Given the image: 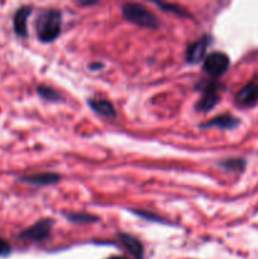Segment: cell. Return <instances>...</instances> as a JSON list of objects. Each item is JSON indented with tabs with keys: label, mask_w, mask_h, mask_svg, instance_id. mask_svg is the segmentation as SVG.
<instances>
[{
	"label": "cell",
	"mask_w": 258,
	"mask_h": 259,
	"mask_svg": "<svg viewBox=\"0 0 258 259\" xmlns=\"http://www.w3.org/2000/svg\"><path fill=\"white\" fill-rule=\"evenodd\" d=\"M154 4L158 5L162 10L164 12H169V13H174V14L180 15V17H190L189 13L186 12V9L177 4H171V3H161V2H156Z\"/></svg>",
	"instance_id": "cell-16"
},
{
	"label": "cell",
	"mask_w": 258,
	"mask_h": 259,
	"mask_svg": "<svg viewBox=\"0 0 258 259\" xmlns=\"http://www.w3.org/2000/svg\"><path fill=\"white\" fill-rule=\"evenodd\" d=\"M37 37L40 42L51 43L58 38L62 29V13L57 9H46L35 22Z\"/></svg>",
	"instance_id": "cell-1"
},
{
	"label": "cell",
	"mask_w": 258,
	"mask_h": 259,
	"mask_svg": "<svg viewBox=\"0 0 258 259\" xmlns=\"http://www.w3.org/2000/svg\"><path fill=\"white\" fill-rule=\"evenodd\" d=\"M88 104L96 114L104 116V118H116L115 108H114V105L109 100H105V99H90V100L88 101Z\"/></svg>",
	"instance_id": "cell-12"
},
{
	"label": "cell",
	"mask_w": 258,
	"mask_h": 259,
	"mask_svg": "<svg viewBox=\"0 0 258 259\" xmlns=\"http://www.w3.org/2000/svg\"><path fill=\"white\" fill-rule=\"evenodd\" d=\"M235 101L244 108L254 106L258 103V80H252L243 86L235 95Z\"/></svg>",
	"instance_id": "cell-7"
},
{
	"label": "cell",
	"mask_w": 258,
	"mask_h": 259,
	"mask_svg": "<svg viewBox=\"0 0 258 259\" xmlns=\"http://www.w3.org/2000/svg\"><path fill=\"white\" fill-rule=\"evenodd\" d=\"M220 88H222V85L219 82H217V81H199L196 85V89L199 91H201V98L197 101L195 109L197 111H201V113H207L211 109H214L220 101Z\"/></svg>",
	"instance_id": "cell-3"
},
{
	"label": "cell",
	"mask_w": 258,
	"mask_h": 259,
	"mask_svg": "<svg viewBox=\"0 0 258 259\" xmlns=\"http://www.w3.org/2000/svg\"><path fill=\"white\" fill-rule=\"evenodd\" d=\"M108 259H129V258L123 257V255H113V257H110V258H108Z\"/></svg>",
	"instance_id": "cell-20"
},
{
	"label": "cell",
	"mask_w": 258,
	"mask_h": 259,
	"mask_svg": "<svg viewBox=\"0 0 258 259\" xmlns=\"http://www.w3.org/2000/svg\"><path fill=\"white\" fill-rule=\"evenodd\" d=\"M37 94L43 99V100H47V101L62 100V95H61L57 90H55V89H52L51 86H47V85H38Z\"/></svg>",
	"instance_id": "cell-14"
},
{
	"label": "cell",
	"mask_w": 258,
	"mask_h": 259,
	"mask_svg": "<svg viewBox=\"0 0 258 259\" xmlns=\"http://www.w3.org/2000/svg\"><path fill=\"white\" fill-rule=\"evenodd\" d=\"M53 225H55V220L53 219H48V218L40 219L37 223H34L32 227L23 230L19 234V238L30 240V242H42V240L47 239L50 237Z\"/></svg>",
	"instance_id": "cell-4"
},
{
	"label": "cell",
	"mask_w": 258,
	"mask_h": 259,
	"mask_svg": "<svg viewBox=\"0 0 258 259\" xmlns=\"http://www.w3.org/2000/svg\"><path fill=\"white\" fill-rule=\"evenodd\" d=\"M121 15L129 23L138 25V27L157 29L159 27V19L147 9L144 5L138 3H126L121 7Z\"/></svg>",
	"instance_id": "cell-2"
},
{
	"label": "cell",
	"mask_w": 258,
	"mask_h": 259,
	"mask_svg": "<svg viewBox=\"0 0 258 259\" xmlns=\"http://www.w3.org/2000/svg\"><path fill=\"white\" fill-rule=\"evenodd\" d=\"M211 43V37L204 34L195 42L190 43L186 48V61L189 63H199L200 61L204 60L206 55L207 47Z\"/></svg>",
	"instance_id": "cell-6"
},
{
	"label": "cell",
	"mask_w": 258,
	"mask_h": 259,
	"mask_svg": "<svg viewBox=\"0 0 258 259\" xmlns=\"http://www.w3.org/2000/svg\"><path fill=\"white\" fill-rule=\"evenodd\" d=\"M60 180L61 176L55 172H42V174L25 175V176L19 177V181L34 185V186H52V185L58 184Z\"/></svg>",
	"instance_id": "cell-11"
},
{
	"label": "cell",
	"mask_w": 258,
	"mask_h": 259,
	"mask_svg": "<svg viewBox=\"0 0 258 259\" xmlns=\"http://www.w3.org/2000/svg\"><path fill=\"white\" fill-rule=\"evenodd\" d=\"M230 66V60L227 53L212 52L206 56L204 60V70L211 77H220L228 71Z\"/></svg>",
	"instance_id": "cell-5"
},
{
	"label": "cell",
	"mask_w": 258,
	"mask_h": 259,
	"mask_svg": "<svg viewBox=\"0 0 258 259\" xmlns=\"http://www.w3.org/2000/svg\"><path fill=\"white\" fill-rule=\"evenodd\" d=\"M116 237H118L119 243L125 249L126 253H129L134 259H143L144 247L138 238L128 234V233H118Z\"/></svg>",
	"instance_id": "cell-8"
},
{
	"label": "cell",
	"mask_w": 258,
	"mask_h": 259,
	"mask_svg": "<svg viewBox=\"0 0 258 259\" xmlns=\"http://www.w3.org/2000/svg\"><path fill=\"white\" fill-rule=\"evenodd\" d=\"M65 217L71 223H76V224H78V223L80 224H88V223H95L99 220L98 217L86 214V212H71V214H65Z\"/></svg>",
	"instance_id": "cell-15"
},
{
	"label": "cell",
	"mask_w": 258,
	"mask_h": 259,
	"mask_svg": "<svg viewBox=\"0 0 258 259\" xmlns=\"http://www.w3.org/2000/svg\"><path fill=\"white\" fill-rule=\"evenodd\" d=\"M12 253V247L5 239L0 238V257H8Z\"/></svg>",
	"instance_id": "cell-17"
},
{
	"label": "cell",
	"mask_w": 258,
	"mask_h": 259,
	"mask_svg": "<svg viewBox=\"0 0 258 259\" xmlns=\"http://www.w3.org/2000/svg\"><path fill=\"white\" fill-rule=\"evenodd\" d=\"M239 124L240 119H238L237 116L232 115V114H222V115H218L202 123L200 128H218L222 131H232V129L239 126Z\"/></svg>",
	"instance_id": "cell-9"
},
{
	"label": "cell",
	"mask_w": 258,
	"mask_h": 259,
	"mask_svg": "<svg viewBox=\"0 0 258 259\" xmlns=\"http://www.w3.org/2000/svg\"><path fill=\"white\" fill-rule=\"evenodd\" d=\"M103 67H104V65H103V63H100V62L91 63V65L89 66V68H90L91 71H98V70H100V68H103Z\"/></svg>",
	"instance_id": "cell-18"
},
{
	"label": "cell",
	"mask_w": 258,
	"mask_h": 259,
	"mask_svg": "<svg viewBox=\"0 0 258 259\" xmlns=\"http://www.w3.org/2000/svg\"><path fill=\"white\" fill-rule=\"evenodd\" d=\"M81 5H85V7H90V5H96L98 2H81Z\"/></svg>",
	"instance_id": "cell-19"
},
{
	"label": "cell",
	"mask_w": 258,
	"mask_h": 259,
	"mask_svg": "<svg viewBox=\"0 0 258 259\" xmlns=\"http://www.w3.org/2000/svg\"><path fill=\"white\" fill-rule=\"evenodd\" d=\"M218 166L230 172H243L245 166H247V161L243 158H234V157H232V158H225L220 161Z\"/></svg>",
	"instance_id": "cell-13"
},
{
	"label": "cell",
	"mask_w": 258,
	"mask_h": 259,
	"mask_svg": "<svg viewBox=\"0 0 258 259\" xmlns=\"http://www.w3.org/2000/svg\"><path fill=\"white\" fill-rule=\"evenodd\" d=\"M30 14H32V7L24 5V7L18 8L13 17L14 32L19 37L25 38L28 35V18L30 17Z\"/></svg>",
	"instance_id": "cell-10"
}]
</instances>
